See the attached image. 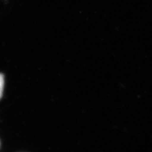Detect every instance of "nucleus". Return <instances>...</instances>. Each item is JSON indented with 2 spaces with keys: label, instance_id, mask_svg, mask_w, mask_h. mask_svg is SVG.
<instances>
[{
  "label": "nucleus",
  "instance_id": "nucleus-1",
  "mask_svg": "<svg viewBox=\"0 0 152 152\" xmlns=\"http://www.w3.org/2000/svg\"><path fill=\"white\" fill-rule=\"evenodd\" d=\"M4 86V76L2 74L0 73V99L2 96Z\"/></svg>",
  "mask_w": 152,
  "mask_h": 152
}]
</instances>
